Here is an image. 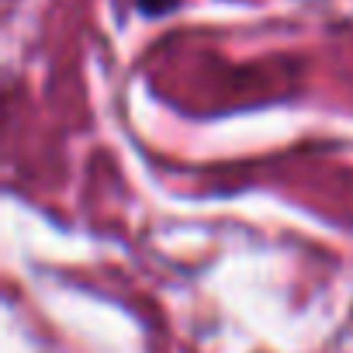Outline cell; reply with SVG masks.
<instances>
[{"instance_id": "obj_1", "label": "cell", "mask_w": 353, "mask_h": 353, "mask_svg": "<svg viewBox=\"0 0 353 353\" xmlns=\"http://www.w3.org/2000/svg\"><path fill=\"white\" fill-rule=\"evenodd\" d=\"M139 4H142V8L149 11V14H156V11H163V8L170 4V0H139Z\"/></svg>"}]
</instances>
